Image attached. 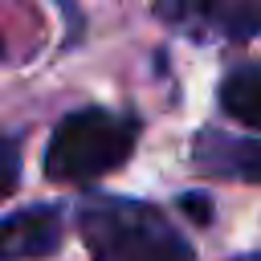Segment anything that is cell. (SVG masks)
Returning a JSON list of instances; mask_svg holds the SVG:
<instances>
[{
  "label": "cell",
  "instance_id": "obj_1",
  "mask_svg": "<svg viewBox=\"0 0 261 261\" xmlns=\"http://www.w3.org/2000/svg\"><path fill=\"white\" fill-rule=\"evenodd\" d=\"M77 237L90 261H200L171 220L135 196L94 192L77 204Z\"/></svg>",
  "mask_w": 261,
  "mask_h": 261
},
{
  "label": "cell",
  "instance_id": "obj_2",
  "mask_svg": "<svg viewBox=\"0 0 261 261\" xmlns=\"http://www.w3.org/2000/svg\"><path fill=\"white\" fill-rule=\"evenodd\" d=\"M143 122L106 106H86L65 114L45 147V179L53 184H90L118 171L139 147Z\"/></svg>",
  "mask_w": 261,
  "mask_h": 261
},
{
  "label": "cell",
  "instance_id": "obj_3",
  "mask_svg": "<svg viewBox=\"0 0 261 261\" xmlns=\"http://www.w3.org/2000/svg\"><path fill=\"white\" fill-rule=\"evenodd\" d=\"M155 12L192 41L261 37V0H155Z\"/></svg>",
  "mask_w": 261,
  "mask_h": 261
},
{
  "label": "cell",
  "instance_id": "obj_4",
  "mask_svg": "<svg viewBox=\"0 0 261 261\" xmlns=\"http://www.w3.org/2000/svg\"><path fill=\"white\" fill-rule=\"evenodd\" d=\"M65 241L61 208L33 204L12 216H0V261H41L53 257Z\"/></svg>",
  "mask_w": 261,
  "mask_h": 261
},
{
  "label": "cell",
  "instance_id": "obj_5",
  "mask_svg": "<svg viewBox=\"0 0 261 261\" xmlns=\"http://www.w3.org/2000/svg\"><path fill=\"white\" fill-rule=\"evenodd\" d=\"M192 163L216 179L261 184V139L257 135H224V130L208 126L192 139Z\"/></svg>",
  "mask_w": 261,
  "mask_h": 261
},
{
  "label": "cell",
  "instance_id": "obj_6",
  "mask_svg": "<svg viewBox=\"0 0 261 261\" xmlns=\"http://www.w3.org/2000/svg\"><path fill=\"white\" fill-rule=\"evenodd\" d=\"M220 110L237 122V126H249L257 130L261 139V61H241L232 65L224 77H220Z\"/></svg>",
  "mask_w": 261,
  "mask_h": 261
},
{
  "label": "cell",
  "instance_id": "obj_7",
  "mask_svg": "<svg viewBox=\"0 0 261 261\" xmlns=\"http://www.w3.org/2000/svg\"><path fill=\"white\" fill-rule=\"evenodd\" d=\"M20 184V139L0 135V200H8Z\"/></svg>",
  "mask_w": 261,
  "mask_h": 261
},
{
  "label": "cell",
  "instance_id": "obj_8",
  "mask_svg": "<svg viewBox=\"0 0 261 261\" xmlns=\"http://www.w3.org/2000/svg\"><path fill=\"white\" fill-rule=\"evenodd\" d=\"M232 261H261V253H241V257H232Z\"/></svg>",
  "mask_w": 261,
  "mask_h": 261
}]
</instances>
